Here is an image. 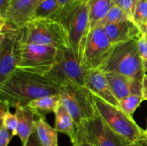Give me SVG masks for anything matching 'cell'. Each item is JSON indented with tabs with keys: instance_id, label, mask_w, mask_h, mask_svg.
<instances>
[{
	"instance_id": "cell-16",
	"label": "cell",
	"mask_w": 147,
	"mask_h": 146,
	"mask_svg": "<svg viewBox=\"0 0 147 146\" xmlns=\"http://www.w3.org/2000/svg\"><path fill=\"white\" fill-rule=\"evenodd\" d=\"M15 114L18 119L17 136L21 140L22 146H27L30 136L34 133L35 115L27 106H17Z\"/></svg>"
},
{
	"instance_id": "cell-8",
	"label": "cell",
	"mask_w": 147,
	"mask_h": 146,
	"mask_svg": "<svg viewBox=\"0 0 147 146\" xmlns=\"http://www.w3.org/2000/svg\"><path fill=\"white\" fill-rule=\"evenodd\" d=\"M88 1L82 3L62 21L67 28L70 46L81 64L90 31Z\"/></svg>"
},
{
	"instance_id": "cell-24",
	"label": "cell",
	"mask_w": 147,
	"mask_h": 146,
	"mask_svg": "<svg viewBox=\"0 0 147 146\" xmlns=\"http://www.w3.org/2000/svg\"><path fill=\"white\" fill-rule=\"evenodd\" d=\"M76 139L73 143V146H96L89 133L87 120L82 122L76 127Z\"/></svg>"
},
{
	"instance_id": "cell-21",
	"label": "cell",
	"mask_w": 147,
	"mask_h": 146,
	"mask_svg": "<svg viewBox=\"0 0 147 146\" xmlns=\"http://www.w3.org/2000/svg\"><path fill=\"white\" fill-rule=\"evenodd\" d=\"M9 104L4 101H0V122L10 131L13 136L17 135L18 119L17 115L9 111Z\"/></svg>"
},
{
	"instance_id": "cell-31",
	"label": "cell",
	"mask_w": 147,
	"mask_h": 146,
	"mask_svg": "<svg viewBox=\"0 0 147 146\" xmlns=\"http://www.w3.org/2000/svg\"><path fill=\"white\" fill-rule=\"evenodd\" d=\"M138 48L142 58L147 60V39L144 36L137 40Z\"/></svg>"
},
{
	"instance_id": "cell-28",
	"label": "cell",
	"mask_w": 147,
	"mask_h": 146,
	"mask_svg": "<svg viewBox=\"0 0 147 146\" xmlns=\"http://www.w3.org/2000/svg\"><path fill=\"white\" fill-rule=\"evenodd\" d=\"M137 1L138 0H113V4L121 9L129 18L134 21V17Z\"/></svg>"
},
{
	"instance_id": "cell-10",
	"label": "cell",
	"mask_w": 147,
	"mask_h": 146,
	"mask_svg": "<svg viewBox=\"0 0 147 146\" xmlns=\"http://www.w3.org/2000/svg\"><path fill=\"white\" fill-rule=\"evenodd\" d=\"M20 29L10 28L7 24L0 25V82L17 69V41Z\"/></svg>"
},
{
	"instance_id": "cell-7",
	"label": "cell",
	"mask_w": 147,
	"mask_h": 146,
	"mask_svg": "<svg viewBox=\"0 0 147 146\" xmlns=\"http://www.w3.org/2000/svg\"><path fill=\"white\" fill-rule=\"evenodd\" d=\"M61 102L71 115L76 127L82 122L97 117L92 101L91 92L86 87L64 84L59 92Z\"/></svg>"
},
{
	"instance_id": "cell-12",
	"label": "cell",
	"mask_w": 147,
	"mask_h": 146,
	"mask_svg": "<svg viewBox=\"0 0 147 146\" xmlns=\"http://www.w3.org/2000/svg\"><path fill=\"white\" fill-rule=\"evenodd\" d=\"M85 87L90 92L100 97L109 104L119 107V101L109 85L106 73L100 69L89 70L86 76Z\"/></svg>"
},
{
	"instance_id": "cell-30",
	"label": "cell",
	"mask_w": 147,
	"mask_h": 146,
	"mask_svg": "<svg viewBox=\"0 0 147 146\" xmlns=\"http://www.w3.org/2000/svg\"><path fill=\"white\" fill-rule=\"evenodd\" d=\"M12 0H0V24L6 22L7 13L11 7Z\"/></svg>"
},
{
	"instance_id": "cell-4",
	"label": "cell",
	"mask_w": 147,
	"mask_h": 146,
	"mask_svg": "<svg viewBox=\"0 0 147 146\" xmlns=\"http://www.w3.org/2000/svg\"><path fill=\"white\" fill-rule=\"evenodd\" d=\"M21 37L27 43L53 46L58 49L71 47L65 24L48 17L34 18L28 21L21 29Z\"/></svg>"
},
{
	"instance_id": "cell-13",
	"label": "cell",
	"mask_w": 147,
	"mask_h": 146,
	"mask_svg": "<svg viewBox=\"0 0 147 146\" xmlns=\"http://www.w3.org/2000/svg\"><path fill=\"white\" fill-rule=\"evenodd\" d=\"M87 124L96 146H129L98 116L87 120Z\"/></svg>"
},
{
	"instance_id": "cell-1",
	"label": "cell",
	"mask_w": 147,
	"mask_h": 146,
	"mask_svg": "<svg viewBox=\"0 0 147 146\" xmlns=\"http://www.w3.org/2000/svg\"><path fill=\"white\" fill-rule=\"evenodd\" d=\"M60 86L47 75L16 69L4 81L0 82V101L10 107L27 106L39 97L59 94Z\"/></svg>"
},
{
	"instance_id": "cell-26",
	"label": "cell",
	"mask_w": 147,
	"mask_h": 146,
	"mask_svg": "<svg viewBox=\"0 0 147 146\" xmlns=\"http://www.w3.org/2000/svg\"><path fill=\"white\" fill-rule=\"evenodd\" d=\"M125 20L131 19L129 18V16H128L121 9H120L119 7L113 4L112 7H111L110 10L109 11V12H108L107 14L106 15V17L103 18V19L102 20L101 22L100 23L99 26L103 27V26L106 25V24H113V23L125 21Z\"/></svg>"
},
{
	"instance_id": "cell-19",
	"label": "cell",
	"mask_w": 147,
	"mask_h": 146,
	"mask_svg": "<svg viewBox=\"0 0 147 146\" xmlns=\"http://www.w3.org/2000/svg\"><path fill=\"white\" fill-rule=\"evenodd\" d=\"M34 133L42 146H59L57 130L49 125L45 117L36 120Z\"/></svg>"
},
{
	"instance_id": "cell-29",
	"label": "cell",
	"mask_w": 147,
	"mask_h": 146,
	"mask_svg": "<svg viewBox=\"0 0 147 146\" xmlns=\"http://www.w3.org/2000/svg\"><path fill=\"white\" fill-rule=\"evenodd\" d=\"M2 122H0V146H8L14 136Z\"/></svg>"
},
{
	"instance_id": "cell-11",
	"label": "cell",
	"mask_w": 147,
	"mask_h": 146,
	"mask_svg": "<svg viewBox=\"0 0 147 146\" xmlns=\"http://www.w3.org/2000/svg\"><path fill=\"white\" fill-rule=\"evenodd\" d=\"M42 0H12L6 22L11 28L21 29L35 18V12Z\"/></svg>"
},
{
	"instance_id": "cell-37",
	"label": "cell",
	"mask_w": 147,
	"mask_h": 146,
	"mask_svg": "<svg viewBox=\"0 0 147 146\" xmlns=\"http://www.w3.org/2000/svg\"><path fill=\"white\" fill-rule=\"evenodd\" d=\"M144 133H145V134H146V135H147V127H146V130H144Z\"/></svg>"
},
{
	"instance_id": "cell-14",
	"label": "cell",
	"mask_w": 147,
	"mask_h": 146,
	"mask_svg": "<svg viewBox=\"0 0 147 146\" xmlns=\"http://www.w3.org/2000/svg\"><path fill=\"white\" fill-rule=\"evenodd\" d=\"M103 27L113 45L129 40H138L143 36L140 28L131 20L109 24Z\"/></svg>"
},
{
	"instance_id": "cell-22",
	"label": "cell",
	"mask_w": 147,
	"mask_h": 146,
	"mask_svg": "<svg viewBox=\"0 0 147 146\" xmlns=\"http://www.w3.org/2000/svg\"><path fill=\"white\" fill-rule=\"evenodd\" d=\"M58 10V0H42L36 10L35 18L55 19Z\"/></svg>"
},
{
	"instance_id": "cell-34",
	"label": "cell",
	"mask_w": 147,
	"mask_h": 146,
	"mask_svg": "<svg viewBox=\"0 0 147 146\" xmlns=\"http://www.w3.org/2000/svg\"><path fill=\"white\" fill-rule=\"evenodd\" d=\"M27 146H42L34 133L30 136Z\"/></svg>"
},
{
	"instance_id": "cell-33",
	"label": "cell",
	"mask_w": 147,
	"mask_h": 146,
	"mask_svg": "<svg viewBox=\"0 0 147 146\" xmlns=\"http://www.w3.org/2000/svg\"><path fill=\"white\" fill-rule=\"evenodd\" d=\"M142 94L144 100H147V74L145 73L142 82Z\"/></svg>"
},
{
	"instance_id": "cell-5",
	"label": "cell",
	"mask_w": 147,
	"mask_h": 146,
	"mask_svg": "<svg viewBox=\"0 0 147 146\" xmlns=\"http://www.w3.org/2000/svg\"><path fill=\"white\" fill-rule=\"evenodd\" d=\"M92 101L97 115L117 134L128 145H131L141 137L142 130L135 122L119 107L109 104L91 92Z\"/></svg>"
},
{
	"instance_id": "cell-3",
	"label": "cell",
	"mask_w": 147,
	"mask_h": 146,
	"mask_svg": "<svg viewBox=\"0 0 147 146\" xmlns=\"http://www.w3.org/2000/svg\"><path fill=\"white\" fill-rule=\"evenodd\" d=\"M21 29L16 49L17 69L46 75L58 61L61 49L53 46L26 42L21 37Z\"/></svg>"
},
{
	"instance_id": "cell-32",
	"label": "cell",
	"mask_w": 147,
	"mask_h": 146,
	"mask_svg": "<svg viewBox=\"0 0 147 146\" xmlns=\"http://www.w3.org/2000/svg\"><path fill=\"white\" fill-rule=\"evenodd\" d=\"M129 146H147V135L144 133V130L137 141Z\"/></svg>"
},
{
	"instance_id": "cell-9",
	"label": "cell",
	"mask_w": 147,
	"mask_h": 146,
	"mask_svg": "<svg viewBox=\"0 0 147 146\" xmlns=\"http://www.w3.org/2000/svg\"><path fill=\"white\" fill-rule=\"evenodd\" d=\"M113 44L104 28L98 26L90 31L86 42L82 64L87 70L100 68L109 57Z\"/></svg>"
},
{
	"instance_id": "cell-18",
	"label": "cell",
	"mask_w": 147,
	"mask_h": 146,
	"mask_svg": "<svg viewBox=\"0 0 147 146\" xmlns=\"http://www.w3.org/2000/svg\"><path fill=\"white\" fill-rule=\"evenodd\" d=\"M61 102L60 94L43 96L32 100L27 104V107L38 117H45L48 113H55Z\"/></svg>"
},
{
	"instance_id": "cell-20",
	"label": "cell",
	"mask_w": 147,
	"mask_h": 146,
	"mask_svg": "<svg viewBox=\"0 0 147 146\" xmlns=\"http://www.w3.org/2000/svg\"><path fill=\"white\" fill-rule=\"evenodd\" d=\"M90 31L98 27L113 5V0H89Z\"/></svg>"
},
{
	"instance_id": "cell-27",
	"label": "cell",
	"mask_w": 147,
	"mask_h": 146,
	"mask_svg": "<svg viewBox=\"0 0 147 146\" xmlns=\"http://www.w3.org/2000/svg\"><path fill=\"white\" fill-rule=\"evenodd\" d=\"M87 0H58L59 10L55 19L63 21L73 9Z\"/></svg>"
},
{
	"instance_id": "cell-2",
	"label": "cell",
	"mask_w": 147,
	"mask_h": 146,
	"mask_svg": "<svg viewBox=\"0 0 147 146\" xmlns=\"http://www.w3.org/2000/svg\"><path fill=\"white\" fill-rule=\"evenodd\" d=\"M99 69L105 73H118L142 82L145 72L136 40L114 44Z\"/></svg>"
},
{
	"instance_id": "cell-17",
	"label": "cell",
	"mask_w": 147,
	"mask_h": 146,
	"mask_svg": "<svg viewBox=\"0 0 147 146\" xmlns=\"http://www.w3.org/2000/svg\"><path fill=\"white\" fill-rule=\"evenodd\" d=\"M55 129L57 133L68 136L73 144L76 140L77 135V130L75 129L76 126L71 115L62 102H60L58 108L55 113Z\"/></svg>"
},
{
	"instance_id": "cell-15",
	"label": "cell",
	"mask_w": 147,
	"mask_h": 146,
	"mask_svg": "<svg viewBox=\"0 0 147 146\" xmlns=\"http://www.w3.org/2000/svg\"><path fill=\"white\" fill-rule=\"evenodd\" d=\"M109 84L119 102L131 94H142V82L118 73H106Z\"/></svg>"
},
{
	"instance_id": "cell-23",
	"label": "cell",
	"mask_w": 147,
	"mask_h": 146,
	"mask_svg": "<svg viewBox=\"0 0 147 146\" xmlns=\"http://www.w3.org/2000/svg\"><path fill=\"white\" fill-rule=\"evenodd\" d=\"M143 101L142 94H131L119 102V108L128 116L133 117L134 112Z\"/></svg>"
},
{
	"instance_id": "cell-36",
	"label": "cell",
	"mask_w": 147,
	"mask_h": 146,
	"mask_svg": "<svg viewBox=\"0 0 147 146\" xmlns=\"http://www.w3.org/2000/svg\"><path fill=\"white\" fill-rule=\"evenodd\" d=\"M144 37L147 39V29H146V31H145V32L144 33Z\"/></svg>"
},
{
	"instance_id": "cell-6",
	"label": "cell",
	"mask_w": 147,
	"mask_h": 146,
	"mask_svg": "<svg viewBox=\"0 0 147 146\" xmlns=\"http://www.w3.org/2000/svg\"><path fill=\"white\" fill-rule=\"evenodd\" d=\"M89 70H86L72 47L61 49L57 62L46 75L59 85L85 87Z\"/></svg>"
},
{
	"instance_id": "cell-35",
	"label": "cell",
	"mask_w": 147,
	"mask_h": 146,
	"mask_svg": "<svg viewBox=\"0 0 147 146\" xmlns=\"http://www.w3.org/2000/svg\"><path fill=\"white\" fill-rule=\"evenodd\" d=\"M143 59V67L145 72H147V60L146 59Z\"/></svg>"
},
{
	"instance_id": "cell-25",
	"label": "cell",
	"mask_w": 147,
	"mask_h": 146,
	"mask_svg": "<svg viewBox=\"0 0 147 146\" xmlns=\"http://www.w3.org/2000/svg\"><path fill=\"white\" fill-rule=\"evenodd\" d=\"M134 20L144 34L147 29V0H138Z\"/></svg>"
}]
</instances>
